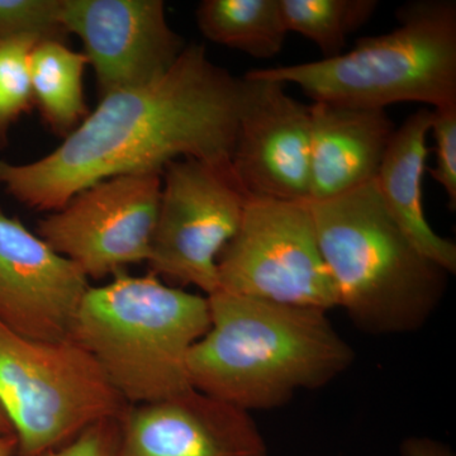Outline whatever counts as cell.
I'll list each match as a JSON object with an SVG mask.
<instances>
[{"instance_id":"10","label":"cell","mask_w":456,"mask_h":456,"mask_svg":"<svg viewBox=\"0 0 456 456\" xmlns=\"http://www.w3.org/2000/svg\"><path fill=\"white\" fill-rule=\"evenodd\" d=\"M285 86L253 71L242 77L231 169L248 198L310 200V106Z\"/></svg>"},{"instance_id":"16","label":"cell","mask_w":456,"mask_h":456,"mask_svg":"<svg viewBox=\"0 0 456 456\" xmlns=\"http://www.w3.org/2000/svg\"><path fill=\"white\" fill-rule=\"evenodd\" d=\"M197 23L209 41L260 60L277 56L288 33L281 0H203Z\"/></svg>"},{"instance_id":"19","label":"cell","mask_w":456,"mask_h":456,"mask_svg":"<svg viewBox=\"0 0 456 456\" xmlns=\"http://www.w3.org/2000/svg\"><path fill=\"white\" fill-rule=\"evenodd\" d=\"M40 42L32 37L0 42V141L33 101L31 55Z\"/></svg>"},{"instance_id":"5","label":"cell","mask_w":456,"mask_h":456,"mask_svg":"<svg viewBox=\"0 0 456 456\" xmlns=\"http://www.w3.org/2000/svg\"><path fill=\"white\" fill-rule=\"evenodd\" d=\"M393 31L362 37L349 53L305 64L255 69L299 86L314 102L379 108L416 102L456 104V3L415 0L397 11Z\"/></svg>"},{"instance_id":"15","label":"cell","mask_w":456,"mask_h":456,"mask_svg":"<svg viewBox=\"0 0 456 456\" xmlns=\"http://www.w3.org/2000/svg\"><path fill=\"white\" fill-rule=\"evenodd\" d=\"M431 116V110L421 108L395 128L375 184L387 211L411 244L450 275L456 273V245L435 232L425 215L422 183Z\"/></svg>"},{"instance_id":"11","label":"cell","mask_w":456,"mask_h":456,"mask_svg":"<svg viewBox=\"0 0 456 456\" xmlns=\"http://www.w3.org/2000/svg\"><path fill=\"white\" fill-rule=\"evenodd\" d=\"M61 20L82 40L103 97L155 82L185 49L163 0H62Z\"/></svg>"},{"instance_id":"22","label":"cell","mask_w":456,"mask_h":456,"mask_svg":"<svg viewBox=\"0 0 456 456\" xmlns=\"http://www.w3.org/2000/svg\"><path fill=\"white\" fill-rule=\"evenodd\" d=\"M119 419H102L64 445L47 450L40 456H118L121 443Z\"/></svg>"},{"instance_id":"1","label":"cell","mask_w":456,"mask_h":456,"mask_svg":"<svg viewBox=\"0 0 456 456\" xmlns=\"http://www.w3.org/2000/svg\"><path fill=\"white\" fill-rule=\"evenodd\" d=\"M241 95L242 77L212 62L203 45H188L155 82L104 95L51 154L0 160V184L31 208L56 212L92 185L161 173L179 158L231 169Z\"/></svg>"},{"instance_id":"21","label":"cell","mask_w":456,"mask_h":456,"mask_svg":"<svg viewBox=\"0 0 456 456\" xmlns=\"http://www.w3.org/2000/svg\"><path fill=\"white\" fill-rule=\"evenodd\" d=\"M430 134L435 139L436 164L428 169L439 183L449 200L450 209L456 208V104L431 110Z\"/></svg>"},{"instance_id":"3","label":"cell","mask_w":456,"mask_h":456,"mask_svg":"<svg viewBox=\"0 0 456 456\" xmlns=\"http://www.w3.org/2000/svg\"><path fill=\"white\" fill-rule=\"evenodd\" d=\"M310 206L338 307L354 325L371 335L422 329L443 301L449 274L411 244L375 180Z\"/></svg>"},{"instance_id":"20","label":"cell","mask_w":456,"mask_h":456,"mask_svg":"<svg viewBox=\"0 0 456 456\" xmlns=\"http://www.w3.org/2000/svg\"><path fill=\"white\" fill-rule=\"evenodd\" d=\"M62 0H0V42L32 37L64 42Z\"/></svg>"},{"instance_id":"24","label":"cell","mask_w":456,"mask_h":456,"mask_svg":"<svg viewBox=\"0 0 456 456\" xmlns=\"http://www.w3.org/2000/svg\"><path fill=\"white\" fill-rule=\"evenodd\" d=\"M16 435H0V456H17Z\"/></svg>"},{"instance_id":"4","label":"cell","mask_w":456,"mask_h":456,"mask_svg":"<svg viewBox=\"0 0 456 456\" xmlns=\"http://www.w3.org/2000/svg\"><path fill=\"white\" fill-rule=\"evenodd\" d=\"M211 326L207 297L165 284L149 273H117L89 288L70 340L95 359L128 406L191 389L188 356Z\"/></svg>"},{"instance_id":"18","label":"cell","mask_w":456,"mask_h":456,"mask_svg":"<svg viewBox=\"0 0 456 456\" xmlns=\"http://www.w3.org/2000/svg\"><path fill=\"white\" fill-rule=\"evenodd\" d=\"M285 28L314 42L323 59L341 55L350 33L379 7L377 0H281Z\"/></svg>"},{"instance_id":"12","label":"cell","mask_w":456,"mask_h":456,"mask_svg":"<svg viewBox=\"0 0 456 456\" xmlns=\"http://www.w3.org/2000/svg\"><path fill=\"white\" fill-rule=\"evenodd\" d=\"M89 288L77 264L0 209V322L32 340H69Z\"/></svg>"},{"instance_id":"6","label":"cell","mask_w":456,"mask_h":456,"mask_svg":"<svg viewBox=\"0 0 456 456\" xmlns=\"http://www.w3.org/2000/svg\"><path fill=\"white\" fill-rule=\"evenodd\" d=\"M0 407L18 441L17 456H40L128 404L77 342L38 341L0 322Z\"/></svg>"},{"instance_id":"25","label":"cell","mask_w":456,"mask_h":456,"mask_svg":"<svg viewBox=\"0 0 456 456\" xmlns=\"http://www.w3.org/2000/svg\"><path fill=\"white\" fill-rule=\"evenodd\" d=\"M0 435H14L13 428L2 407H0Z\"/></svg>"},{"instance_id":"9","label":"cell","mask_w":456,"mask_h":456,"mask_svg":"<svg viewBox=\"0 0 456 456\" xmlns=\"http://www.w3.org/2000/svg\"><path fill=\"white\" fill-rule=\"evenodd\" d=\"M161 185L158 171L104 180L38 222L37 236L86 278L113 277L149 261Z\"/></svg>"},{"instance_id":"17","label":"cell","mask_w":456,"mask_h":456,"mask_svg":"<svg viewBox=\"0 0 456 456\" xmlns=\"http://www.w3.org/2000/svg\"><path fill=\"white\" fill-rule=\"evenodd\" d=\"M88 59L61 41H42L31 55L33 99L51 127L70 134L88 116L84 99L83 75Z\"/></svg>"},{"instance_id":"7","label":"cell","mask_w":456,"mask_h":456,"mask_svg":"<svg viewBox=\"0 0 456 456\" xmlns=\"http://www.w3.org/2000/svg\"><path fill=\"white\" fill-rule=\"evenodd\" d=\"M217 270L218 290L325 312L338 305L308 200L248 198Z\"/></svg>"},{"instance_id":"23","label":"cell","mask_w":456,"mask_h":456,"mask_svg":"<svg viewBox=\"0 0 456 456\" xmlns=\"http://www.w3.org/2000/svg\"><path fill=\"white\" fill-rule=\"evenodd\" d=\"M401 456H456L448 444L428 436H410L399 446Z\"/></svg>"},{"instance_id":"13","label":"cell","mask_w":456,"mask_h":456,"mask_svg":"<svg viewBox=\"0 0 456 456\" xmlns=\"http://www.w3.org/2000/svg\"><path fill=\"white\" fill-rule=\"evenodd\" d=\"M119 422L118 456H269L250 412L193 388L128 406Z\"/></svg>"},{"instance_id":"8","label":"cell","mask_w":456,"mask_h":456,"mask_svg":"<svg viewBox=\"0 0 456 456\" xmlns=\"http://www.w3.org/2000/svg\"><path fill=\"white\" fill-rule=\"evenodd\" d=\"M164 169L150 273L211 296L220 289L218 257L239 230L248 197L231 169L196 159Z\"/></svg>"},{"instance_id":"14","label":"cell","mask_w":456,"mask_h":456,"mask_svg":"<svg viewBox=\"0 0 456 456\" xmlns=\"http://www.w3.org/2000/svg\"><path fill=\"white\" fill-rule=\"evenodd\" d=\"M310 113V202L374 182L395 130L386 110L314 102Z\"/></svg>"},{"instance_id":"2","label":"cell","mask_w":456,"mask_h":456,"mask_svg":"<svg viewBox=\"0 0 456 456\" xmlns=\"http://www.w3.org/2000/svg\"><path fill=\"white\" fill-rule=\"evenodd\" d=\"M211 326L191 347V388L251 412L322 388L355 353L327 312L217 290L207 297Z\"/></svg>"}]
</instances>
